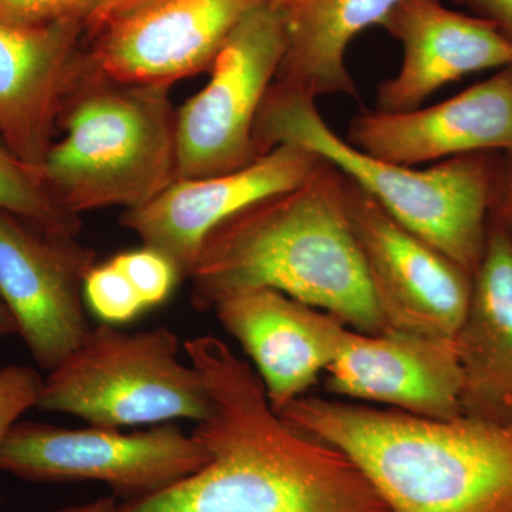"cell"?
<instances>
[{
  "label": "cell",
  "mask_w": 512,
  "mask_h": 512,
  "mask_svg": "<svg viewBox=\"0 0 512 512\" xmlns=\"http://www.w3.org/2000/svg\"><path fill=\"white\" fill-rule=\"evenodd\" d=\"M86 49V47H84ZM43 164L47 187L72 214L141 207L177 180L171 86L120 82L87 60Z\"/></svg>",
  "instance_id": "obj_5"
},
{
  "label": "cell",
  "mask_w": 512,
  "mask_h": 512,
  "mask_svg": "<svg viewBox=\"0 0 512 512\" xmlns=\"http://www.w3.org/2000/svg\"><path fill=\"white\" fill-rule=\"evenodd\" d=\"M254 141L258 157L281 144L312 151L369 192L403 227L476 274L503 153L448 158L426 170L387 163L350 146L326 123L313 97L278 80L256 117Z\"/></svg>",
  "instance_id": "obj_4"
},
{
  "label": "cell",
  "mask_w": 512,
  "mask_h": 512,
  "mask_svg": "<svg viewBox=\"0 0 512 512\" xmlns=\"http://www.w3.org/2000/svg\"><path fill=\"white\" fill-rule=\"evenodd\" d=\"M212 311L251 357L276 413L326 372L349 329L330 313L271 288L229 293Z\"/></svg>",
  "instance_id": "obj_15"
},
{
  "label": "cell",
  "mask_w": 512,
  "mask_h": 512,
  "mask_svg": "<svg viewBox=\"0 0 512 512\" xmlns=\"http://www.w3.org/2000/svg\"><path fill=\"white\" fill-rule=\"evenodd\" d=\"M76 237L0 210V298L30 355L47 372L92 332L84 279L96 265V252Z\"/></svg>",
  "instance_id": "obj_11"
},
{
  "label": "cell",
  "mask_w": 512,
  "mask_h": 512,
  "mask_svg": "<svg viewBox=\"0 0 512 512\" xmlns=\"http://www.w3.org/2000/svg\"><path fill=\"white\" fill-rule=\"evenodd\" d=\"M342 177L346 214L386 332L454 338L470 302L473 276Z\"/></svg>",
  "instance_id": "obj_10"
},
{
  "label": "cell",
  "mask_w": 512,
  "mask_h": 512,
  "mask_svg": "<svg viewBox=\"0 0 512 512\" xmlns=\"http://www.w3.org/2000/svg\"><path fill=\"white\" fill-rule=\"evenodd\" d=\"M117 503L114 498L104 497L99 500L90 501V503L72 505V507L62 508L53 512H113L116 510Z\"/></svg>",
  "instance_id": "obj_27"
},
{
  "label": "cell",
  "mask_w": 512,
  "mask_h": 512,
  "mask_svg": "<svg viewBox=\"0 0 512 512\" xmlns=\"http://www.w3.org/2000/svg\"><path fill=\"white\" fill-rule=\"evenodd\" d=\"M271 0H121L84 36L97 72L120 82L174 83L210 72L225 40Z\"/></svg>",
  "instance_id": "obj_9"
},
{
  "label": "cell",
  "mask_w": 512,
  "mask_h": 512,
  "mask_svg": "<svg viewBox=\"0 0 512 512\" xmlns=\"http://www.w3.org/2000/svg\"><path fill=\"white\" fill-rule=\"evenodd\" d=\"M278 414L345 454L389 512H512V426L312 396Z\"/></svg>",
  "instance_id": "obj_3"
},
{
  "label": "cell",
  "mask_w": 512,
  "mask_h": 512,
  "mask_svg": "<svg viewBox=\"0 0 512 512\" xmlns=\"http://www.w3.org/2000/svg\"><path fill=\"white\" fill-rule=\"evenodd\" d=\"M103 0H0V25L42 28L62 22L87 26Z\"/></svg>",
  "instance_id": "obj_23"
},
{
  "label": "cell",
  "mask_w": 512,
  "mask_h": 512,
  "mask_svg": "<svg viewBox=\"0 0 512 512\" xmlns=\"http://www.w3.org/2000/svg\"><path fill=\"white\" fill-rule=\"evenodd\" d=\"M403 0H289L286 49L275 80L313 99L343 94L359 99L346 50L363 30L382 26ZM467 5V0H454Z\"/></svg>",
  "instance_id": "obj_19"
},
{
  "label": "cell",
  "mask_w": 512,
  "mask_h": 512,
  "mask_svg": "<svg viewBox=\"0 0 512 512\" xmlns=\"http://www.w3.org/2000/svg\"><path fill=\"white\" fill-rule=\"evenodd\" d=\"M111 261L130 279L146 309L167 301L181 279L168 258L148 247L120 252Z\"/></svg>",
  "instance_id": "obj_22"
},
{
  "label": "cell",
  "mask_w": 512,
  "mask_h": 512,
  "mask_svg": "<svg viewBox=\"0 0 512 512\" xmlns=\"http://www.w3.org/2000/svg\"><path fill=\"white\" fill-rule=\"evenodd\" d=\"M86 25H0V141L42 171L56 141L64 101L84 63Z\"/></svg>",
  "instance_id": "obj_16"
},
{
  "label": "cell",
  "mask_w": 512,
  "mask_h": 512,
  "mask_svg": "<svg viewBox=\"0 0 512 512\" xmlns=\"http://www.w3.org/2000/svg\"><path fill=\"white\" fill-rule=\"evenodd\" d=\"M185 352L210 393L211 412L191 433L210 461L113 512H389L345 454L281 419L256 370L227 343L201 336Z\"/></svg>",
  "instance_id": "obj_1"
},
{
  "label": "cell",
  "mask_w": 512,
  "mask_h": 512,
  "mask_svg": "<svg viewBox=\"0 0 512 512\" xmlns=\"http://www.w3.org/2000/svg\"><path fill=\"white\" fill-rule=\"evenodd\" d=\"M178 348L173 330L130 333L103 323L50 372L36 407L104 429L198 423L211 412L210 393L200 372L178 360Z\"/></svg>",
  "instance_id": "obj_6"
},
{
  "label": "cell",
  "mask_w": 512,
  "mask_h": 512,
  "mask_svg": "<svg viewBox=\"0 0 512 512\" xmlns=\"http://www.w3.org/2000/svg\"><path fill=\"white\" fill-rule=\"evenodd\" d=\"M289 0H271V5L278 9H284Z\"/></svg>",
  "instance_id": "obj_30"
},
{
  "label": "cell",
  "mask_w": 512,
  "mask_h": 512,
  "mask_svg": "<svg viewBox=\"0 0 512 512\" xmlns=\"http://www.w3.org/2000/svg\"><path fill=\"white\" fill-rule=\"evenodd\" d=\"M84 301L106 325L130 322L146 311L130 279L111 259L90 269L84 279Z\"/></svg>",
  "instance_id": "obj_21"
},
{
  "label": "cell",
  "mask_w": 512,
  "mask_h": 512,
  "mask_svg": "<svg viewBox=\"0 0 512 512\" xmlns=\"http://www.w3.org/2000/svg\"><path fill=\"white\" fill-rule=\"evenodd\" d=\"M382 28L403 46L399 73L377 87L376 110L386 113L420 109L447 84L512 64V40L497 23L440 0H403Z\"/></svg>",
  "instance_id": "obj_17"
},
{
  "label": "cell",
  "mask_w": 512,
  "mask_h": 512,
  "mask_svg": "<svg viewBox=\"0 0 512 512\" xmlns=\"http://www.w3.org/2000/svg\"><path fill=\"white\" fill-rule=\"evenodd\" d=\"M490 220L500 225L512 241V154H501L491 198Z\"/></svg>",
  "instance_id": "obj_25"
},
{
  "label": "cell",
  "mask_w": 512,
  "mask_h": 512,
  "mask_svg": "<svg viewBox=\"0 0 512 512\" xmlns=\"http://www.w3.org/2000/svg\"><path fill=\"white\" fill-rule=\"evenodd\" d=\"M43 382L33 367L10 365L0 369V446L20 416L37 406Z\"/></svg>",
  "instance_id": "obj_24"
},
{
  "label": "cell",
  "mask_w": 512,
  "mask_h": 512,
  "mask_svg": "<svg viewBox=\"0 0 512 512\" xmlns=\"http://www.w3.org/2000/svg\"><path fill=\"white\" fill-rule=\"evenodd\" d=\"M453 339L463 416L512 426V241L494 221Z\"/></svg>",
  "instance_id": "obj_18"
},
{
  "label": "cell",
  "mask_w": 512,
  "mask_h": 512,
  "mask_svg": "<svg viewBox=\"0 0 512 512\" xmlns=\"http://www.w3.org/2000/svg\"><path fill=\"white\" fill-rule=\"evenodd\" d=\"M210 458L204 444L175 424L127 434L18 421L0 446V471L32 483L100 481L128 503L173 487Z\"/></svg>",
  "instance_id": "obj_7"
},
{
  "label": "cell",
  "mask_w": 512,
  "mask_h": 512,
  "mask_svg": "<svg viewBox=\"0 0 512 512\" xmlns=\"http://www.w3.org/2000/svg\"><path fill=\"white\" fill-rule=\"evenodd\" d=\"M345 140L369 156L406 167L487 151L512 154V64L426 109L360 110Z\"/></svg>",
  "instance_id": "obj_13"
},
{
  "label": "cell",
  "mask_w": 512,
  "mask_h": 512,
  "mask_svg": "<svg viewBox=\"0 0 512 512\" xmlns=\"http://www.w3.org/2000/svg\"><path fill=\"white\" fill-rule=\"evenodd\" d=\"M121 0H103L99 9L96 10V13L92 16V19L89 20L86 26V33L92 32V30L96 29L97 26L100 25L101 20L106 18L107 13L110 12L117 3H120Z\"/></svg>",
  "instance_id": "obj_29"
},
{
  "label": "cell",
  "mask_w": 512,
  "mask_h": 512,
  "mask_svg": "<svg viewBox=\"0 0 512 512\" xmlns=\"http://www.w3.org/2000/svg\"><path fill=\"white\" fill-rule=\"evenodd\" d=\"M312 151L281 144L232 173L175 180L157 197L121 215L143 247L160 252L190 279L202 245L222 222L255 202L305 183L322 164Z\"/></svg>",
  "instance_id": "obj_12"
},
{
  "label": "cell",
  "mask_w": 512,
  "mask_h": 512,
  "mask_svg": "<svg viewBox=\"0 0 512 512\" xmlns=\"http://www.w3.org/2000/svg\"><path fill=\"white\" fill-rule=\"evenodd\" d=\"M285 49L284 10L271 3L232 30L207 86L177 110V180L232 173L258 160L256 117Z\"/></svg>",
  "instance_id": "obj_8"
},
{
  "label": "cell",
  "mask_w": 512,
  "mask_h": 512,
  "mask_svg": "<svg viewBox=\"0 0 512 512\" xmlns=\"http://www.w3.org/2000/svg\"><path fill=\"white\" fill-rule=\"evenodd\" d=\"M190 281L191 303L200 312L229 293L271 288L350 329L386 332L346 214L342 173L325 160L305 183L215 228Z\"/></svg>",
  "instance_id": "obj_2"
},
{
  "label": "cell",
  "mask_w": 512,
  "mask_h": 512,
  "mask_svg": "<svg viewBox=\"0 0 512 512\" xmlns=\"http://www.w3.org/2000/svg\"><path fill=\"white\" fill-rule=\"evenodd\" d=\"M13 333H18L15 320L10 315L9 309L6 308L5 302L0 298V339L13 335Z\"/></svg>",
  "instance_id": "obj_28"
},
{
  "label": "cell",
  "mask_w": 512,
  "mask_h": 512,
  "mask_svg": "<svg viewBox=\"0 0 512 512\" xmlns=\"http://www.w3.org/2000/svg\"><path fill=\"white\" fill-rule=\"evenodd\" d=\"M326 389L389 409L451 420L461 412V370L453 338L348 329L326 369Z\"/></svg>",
  "instance_id": "obj_14"
},
{
  "label": "cell",
  "mask_w": 512,
  "mask_h": 512,
  "mask_svg": "<svg viewBox=\"0 0 512 512\" xmlns=\"http://www.w3.org/2000/svg\"><path fill=\"white\" fill-rule=\"evenodd\" d=\"M0 210L12 212L37 227L77 235L80 217L67 211L47 187L42 171L23 164L0 141Z\"/></svg>",
  "instance_id": "obj_20"
},
{
  "label": "cell",
  "mask_w": 512,
  "mask_h": 512,
  "mask_svg": "<svg viewBox=\"0 0 512 512\" xmlns=\"http://www.w3.org/2000/svg\"><path fill=\"white\" fill-rule=\"evenodd\" d=\"M478 16L493 20L512 40V0H467Z\"/></svg>",
  "instance_id": "obj_26"
}]
</instances>
